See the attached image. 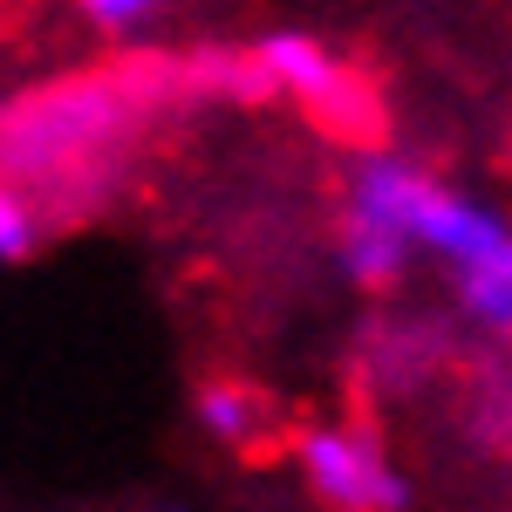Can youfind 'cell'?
I'll return each mask as SVG.
<instances>
[{
  "mask_svg": "<svg viewBox=\"0 0 512 512\" xmlns=\"http://www.w3.org/2000/svg\"><path fill=\"white\" fill-rule=\"evenodd\" d=\"M335 260L362 294H390L417 260H437L458 315L512 342V219L390 144L355 151L342 171Z\"/></svg>",
  "mask_w": 512,
  "mask_h": 512,
  "instance_id": "obj_1",
  "label": "cell"
},
{
  "mask_svg": "<svg viewBox=\"0 0 512 512\" xmlns=\"http://www.w3.org/2000/svg\"><path fill=\"white\" fill-rule=\"evenodd\" d=\"M41 239V212L35 198L21 192L14 178H0V267H14V260H28Z\"/></svg>",
  "mask_w": 512,
  "mask_h": 512,
  "instance_id": "obj_6",
  "label": "cell"
},
{
  "mask_svg": "<svg viewBox=\"0 0 512 512\" xmlns=\"http://www.w3.org/2000/svg\"><path fill=\"white\" fill-rule=\"evenodd\" d=\"M294 478L321 512H410V472L362 417L308 424L294 437Z\"/></svg>",
  "mask_w": 512,
  "mask_h": 512,
  "instance_id": "obj_2",
  "label": "cell"
},
{
  "mask_svg": "<svg viewBox=\"0 0 512 512\" xmlns=\"http://www.w3.org/2000/svg\"><path fill=\"white\" fill-rule=\"evenodd\" d=\"M158 512H178V506H158Z\"/></svg>",
  "mask_w": 512,
  "mask_h": 512,
  "instance_id": "obj_7",
  "label": "cell"
},
{
  "mask_svg": "<svg viewBox=\"0 0 512 512\" xmlns=\"http://www.w3.org/2000/svg\"><path fill=\"white\" fill-rule=\"evenodd\" d=\"M76 14H82V28H96L110 41H144L151 28H164L158 0H82Z\"/></svg>",
  "mask_w": 512,
  "mask_h": 512,
  "instance_id": "obj_5",
  "label": "cell"
},
{
  "mask_svg": "<svg viewBox=\"0 0 512 512\" xmlns=\"http://www.w3.org/2000/svg\"><path fill=\"white\" fill-rule=\"evenodd\" d=\"M246 69H253L260 89L294 96V103L315 110L321 123H355V117H362V96H355L349 62H342L335 48H321L315 35H301V28H274V35H260V41H253V55H246Z\"/></svg>",
  "mask_w": 512,
  "mask_h": 512,
  "instance_id": "obj_3",
  "label": "cell"
},
{
  "mask_svg": "<svg viewBox=\"0 0 512 512\" xmlns=\"http://www.w3.org/2000/svg\"><path fill=\"white\" fill-rule=\"evenodd\" d=\"M192 417L212 444H233V451H253V444L267 437V424H274L267 403L246 390V383H205V390L192 396Z\"/></svg>",
  "mask_w": 512,
  "mask_h": 512,
  "instance_id": "obj_4",
  "label": "cell"
}]
</instances>
